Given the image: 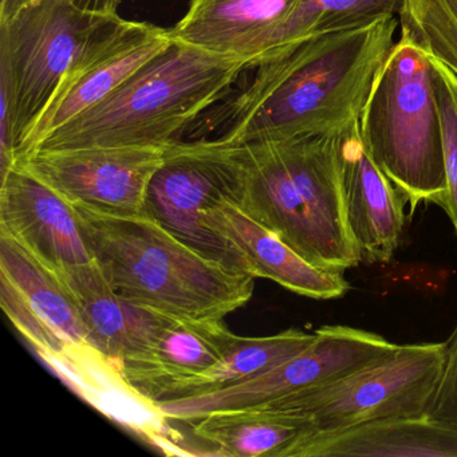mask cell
Segmentation results:
<instances>
[{
    "label": "cell",
    "mask_w": 457,
    "mask_h": 457,
    "mask_svg": "<svg viewBox=\"0 0 457 457\" xmlns=\"http://www.w3.org/2000/svg\"><path fill=\"white\" fill-rule=\"evenodd\" d=\"M165 148L39 149L17 164L69 202L105 212L140 215L145 213L149 183L162 164Z\"/></svg>",
    "instance_id": "10"
},
{
    "label": "cell",
    "mask_w": 457,
    "mask_h": 457,
    "mask_svg": "<svg viewBox=\"0 0 457 457\" xmlns=\"http://www.w3.org/2000/svg\"><path fill=\"white\" fill-rule=\"evenodd\" d=\"M33 0H0V20H6ZM82 12L117 15L124 0H66Z\"/></svg>",
    "instance_id": "27"
},
{
    "label": "cell",
    "mask_w": 457,
    "mask_h": 457,
    "mask_svg": "<svg viewBox=\"0 0 457 457\" xmlns=\"http://www.w3.org/2000/svg\"><path fill=\"white\" fill-rule=\"evenodd\" d=\"M237 338L223 320L162 314L138 349L120 361H112L135 389L157 403L176 381L215 365Z\"/></svg>",
    "instance_id": "15"
},
{
    "label": "cell",
    "mask_w": 457,
    "mask_h": 457,
    "mask_svg": "<svg viewBox=\"0 0 457 457\" xmlns=\"http://www.w3.org/2000/svg\"><path fill=\"white\" fill-rule=\"evenodd\" d=\"M398 9L400 0H301L286 25L278 52L312 37L395 17Z\"/></svg>",
    "instance_id": "23"
},
{
    "label": "cell",
    "mask_w": 457,
    "mask_h": 457,
    "mask_svg": "<svg viewBox=\"0 0 457 457\" xmlns=\"http://www.w3.org/2000/svg\"><path fill=\"white\" fill-rule=\"evenodd\" d=\"M314 339L315 333H304L298 328H288L275 336L258 338L239 337L215 365L176 381L165 389L157 403L208 395L255 378L295 357Z\"/></svg>",
    "instance_id": "22"
},
{
    "label": "cell",
    "mask_w": 457,
    "mask_h": 457,
    "mask_svg": "<svg viewBox=\"0 0 457 457\" xmlns=\"http://www.w3.org/2000/svg\"><path fill=\"white\" fill-rule=\"evenodd\" d=\"M397 17L296 42L256 65L231 108L221 140L344 129L360 121L377 76L395 46Z\"/></svg>",
    "instance_id": "1"
},
{
    "label": "cell",
    "mask_w": 457,
    "mask_h": 457,
    "mask_svg": "<svg viewBox=\"0 0 457 457\" xmlns=\"http://www.w3.org/2000/svg\"><path fill=\"white\" fill-rule=\"evenodd\" d=\"M0 232L53 272L95 261L71 202L21 164L2 175Z\"/></svg>",
    "instance_id": "11"
},
{
    "label": "cell",
    "mask_w": 457,
    "mask_h": 457,
    "mask_svg": "<svg viewBox=\"0 0 457 457\" xmlns=\"http://www.w3.org/2000/svg\"><path fill=\"white\" fill-rule=\"evenodd\" d=\"M397 345L349 326H323L312 345L282 365L227 389L157 403L165 417L194 422L218 411L256 408L338 381L392 353Z\"/></svg>",
    "instance_id": "9"
},
{
    "label": "cell",
    "mask_w": 457,
    "mask_h": 457,
    "mask_svg": "<svg viewBox=\"0 0 457 457\" xmlns=\"http://www.w3.org/2000/svg\"><path fill=\"white\" fill-rule=\"evenodd\" d=\"M203 221L205 228L226 239L240 253L255 278L274 280L293 293L317 301L341 298L349 291L344 274L309 263L278 235L245 215L235 203L213 205Z\"/></svg>",
    "instance_id": "17"
},
{
    "label": "cell",
    "mask_w": 457,
    "mask_h": 457,
    "mask_svg": "<svg viewBox=\"0 0 457 457\" xmlns=\"http://www.w3.org/2000/svg\"><path fill=\"white\" fill-rule=\"evenodd\" d=\"M71 204L96 263L132 303L170 317L223 320L253 296L255 278L204 255L145 213Z\"/></svg>",
    "instance_id": "3"
},
{
    "label": "cell",
    "mask_w": 457,
    "mask_h": 457,
    "mask_svg": "<svg viewBox=\"0 0 457 457\" xmlns=\"http://www.w3.org/2000/svg\"><path fill=\"white\" fill-rule=\"evenodd\" d=\"M194 435L213 446V456L287 457L314 430L301 417L270 408L218 411L194 421Z\"/></svg>",
    "instance_id": "21"
},
{
    "label": "cell",
    "mask_w": 457,
    "mask_h": 457,
    "mask_svg": "<svg viewBox=\"0 0 457 457\" xmlns=\"http://www.w3.org/2000/svg\"><path fill=\"white\" fill-rule=\"evenodd\" d=\"M344 129L235 145L243 168L237 207L309 263L341 274L362 262L342 192Z\"/></svg>",
    "instance_id": "2"
},
{
    "label": "cell",
    "mask_w": 457,
    "mask_h": 457,
    "mask_svg": "<svg viewBox=\"0 0 457 457\" xmlns=\"http://www.w3.org/2000/svg\"><path fill=\"white\" fill-rule=\"evenodd\" d=\"M248 68H253L250 61L212 54L173 38L105 100L46 136L36 151L164 148Z\"/></svg>",
    "instance_id": "5"
},
{
    "label": "cell",
    "mask_w": 457,
    "mask_h": 457,
    "mask_svg": "<svg viewBox=\"0 0 457 457\" xmlns=\"http://www.w3.org/2000/svg\"><path fill=\"white\" fill-rule=\"evenodd\" d=\"M301 0H192L170 34L176 41L253 68L279 49L283 31Z\"/></svg>",
    "instance_id": "13"
},
{
    "label": "cell",
    "mask_w": 457,
    "mask_h": 457,
    "mask_svg": "<svg viewBox=\"0 0 457 457\" xmlns=\"http://www.w3.org/2000/svg\"><path fill=\"white\" fill-rule=\"evenodd\" d=\"M457 457V427L430 414L393 417L312 432L287 457Z\"/></svg>",
    "instance_id": "18"
},
{
    "label": "cell",
    "mask_w": 457,
    "mask_h": 457,
    "mask_svg": "<svg viewBox=\"0 0 457 457\" xmlns=\"http://www.w3.org/2000/svg\"><path fill=\"white\" fill-rule=\"evenodd\" d=\"M443 379L428 414L457 427V325L445 341Z\"/></svg>",
    "instance_id": "26"
},
{
    "label": "cell",
    "mask_w": 457,
    "mask_h": 457,
    "mask_svg": "<svg viewBox=\"0 0 457 457\" xmlns=\"http://www.w3.org/2000/svg\"><path fill=\"white\" fill-rule=\"evenodd\" d=\"M243 168L237 146L221 138L165 148L146 192L145 215L187 245L229 269L253 277L245 258L226 239L205 228V212L223 202L239 203Z\"/></svg>",
    "instance_id": "8"
},
{
    "label": "cell",
    "mask_w": 457,
    "mask_h": 457,
    "mask_svg": "<svg viewBox=\"0 0 457 457\" xmlns=\"http://www.w3.org/2000/svg\"><path fill=\"white\" fill-rule=\"evenodd\" d=\"M363 146L408 200L443 207L445 195L440 116L430 58L401 33L360 117Z\"/></svg>",
    "instance_id": "6"
},
{
    "label": "cell",
    "mask_w": 457,
    "mask_h": 457,
    "mask_svg": "<svg viewBox=\"0 0 457 457\" xmlns=\"http://www.w3.org/2000/svg\"><path fill=\"white\" fill-rule=\"evenodd\" d=\"M339 159L347 223L362 262L387 263L403 237L408 200L369 156L360 121L342 130Z\"/></svg>",
    "instance_id": "14"
},
{
    "label": "cell",
    "mask_w": 457,
    "mask_h": 457,
    "mask_svg": "<svg viewBox=\"0 0 457 457\" xmlns=\"http://www.w3.org/2000/svg\"><path fill=\"white\" fill-rule=\"evenodd\" d=\"M433 84L440 116L443 140L445 195L443 210L457 234V77L438 61L433 60Z\"/></svg>",
    "instance_id": "25"
},
{
    "label": "cell",
    "mask_w": 457,
    "mask_h": 457,
    "mask_svg": "<svg viewBox=\"0 0 457 457\" xmlns=\"http://www.w3.org/2000/svg\"><path fill=\"white\" fill-rule=\"evenodd\" d=\"M140 22L82 12L66 0H33L0 20V172L55 96L121 44Z\"/></svg>",
    "instance_id": "4"
},
{
    "label": "cell",
    "mask_w": 457,
    "mask_h": 457,
    "mask_svg": "<svg viewBox=\"0 0 457 457\" xmlns=\"http://www.w3.org/2000/svg\"><path fill=\"white\" fill-rule=\"evenodd\" d=\"M0 303L36 353H57L68 342L89 344L79 309L57 275L4 232Z\"/></svg>",
    "instance_id": "12"
},
{
    "label": "cell",
    "mask_w": 457,
    "mask_h": 457,
    "mask_svg": "<svg viewBox=\"0 0 457 457\" xmlns=\"http://www.w3.org/2000/svg\"><path fill=\"white\" fill-rule=\"evenodd\" d=\"M445 342L397 345L381 360L331 384L256 408L303 419L314 432H333L376 420L428 413L443 379Z\"/></svg>",
    "instance_id": "7"
},
{
    "label": "cell",
    "mask_w": 457,
    "mask_h": 457,
    "mask_svg": "<svg viewBox=\"0 0 457 457\" xmlns=\"http://www.w3.org/2000/svg\"><path fill=\"white\" fill-rule=\"evenodd\" d=\"M172 39L170 30L140 23L121 44L77 74L61 89L37 122L14 164L33 154L50 133L105 100L146 61L164 50Z\"/></svg>",
    "instance_id": "19"
},
{
    "label": "cell",
    "mask_w": 457,
    "mask_h": 457,
    "mask_svg": "<svg viewBox=\"0 0 457 457\" xmlns=\"http://www.w3.org/2000/svg\"><path fill=\"white\" fill-rule=\"evenodd\" d=\"M71 294L87 333V342L120 361L141 346L162 314L120 295L96 261L54 272Z\"/></svg>",
    "instance_id": "20"
},
{
    "label": "cell",
    "mask_w": 457,
    "mask_h": 457,
    "mask_svg": "<svg viewBox=\"0 0 457 457\" xmlns=\"http://www.w3.org/2000/svg\"><path fill=\"white\" fill-rule=\"evenodd\" d=\"M38 357L77 395L122 427L137 433L168 454H179L176 433L154 401L122 376L116 363L89 344L68 342L61 352Z\"/></svg>",
    "instance_id": "16"
},
{
    "label": "cell",
    "mask_w": 457,
    "mask_h": 457,
    "mask_svg": "<svg viewBox=\"0 0 457 457\" xmlns=\"http://www.w3.org/2000/svg\"><path fill=\"white\" fill-rule=\"evenodd\" d=\"M397 15L401 33L457 77V0H400Z\"/></svg>",
    "instance_id": "24"
}]
</instances>
